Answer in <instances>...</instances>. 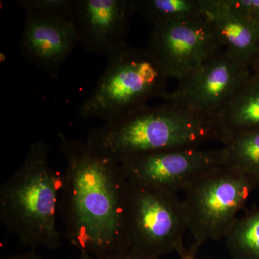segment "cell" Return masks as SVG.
<instances>
[{"mask_svg": "<svg viewBox=\"0 0 259 259\" xmlns=\"http://www.w3.org/2000/svg\"><path fill=\"white\" fill-rule=\"evenodd\" d=\"M59 138L66 161L59 204L63 236L79 253L95 256L131 249L125 226L129 180L120 163L86 141Z\"/></svg>", "mask_w": 259, "mask_h": 259, "instance_id": "cell-1", "label": "cell"}, {"mask_svg": "<svg viewBox=\"0 0 259 259\" xmlns=\"http://www.w3.org/2000/svg\"><path fill=\"white\" fill-rule=\"evenodd\" d=\"M165 101L89 130L87 142L100 154L120 163L156 151L199 148L212 141L226 144L228 137L218 115L182 100Z\"/></svg>", "mask_w": 259, "mask_h": 259, "instance_id": "cell-2", "label": "cell"}, {"mask_svg": "<svg viewBox=\"0 0 259 259\" xmlns=\"http://www.w3.org/2000/svg\"><path fill=\"white\" fill-rule=\"evenodd\" d=\"M51 146L32 142L20 166L0 187V221L31 248L56 250L63 233L57 226L63 176L51 166Z\"/></svg>", "mask_w": 259, "mask_h": 259, "instance_id": "cell-3", "label": "cell"}, {"mask_svg": "<svg viewBox=\"0 0 259 259\" xmlns=\"http://www.w3.org/2000/svg\"><path fill=\"white\" fill-rule=\"evenodd\" d=\"M168 73L145 48L125 44L107 57L96 86L79 110L82 119L115 120L148 105L153 98L163 99L169 92Z\"/></svg>", "mask_w": 259, "mask_h": 259, "instance_id": "cell-4", "label": "cell"}, {"mask_svg": "<svg viewBox=\"0 0 259 259\" xmlns=\"http://www.w3.org/2000/svg\"><path fill=\"white\" fill-rule=\"evenodd\" d=\"M129 248L145 256H182L188 223L183 201L177 194L129 180L125 207Z\"/></svg>", "mask_w": 259, "mask_h": 259, "instance_id": "cell-5", "label": "cell"}, {"mask_svg": "<svg viewBox=\"0 0 259 259\" xmlns=\"http://www.w3.org/2000/svg\"><path fill=\"white\" fill-rule=\"evenodd\" d=\"M258 185L226 166L218 167L194 181L185 191L182 200L188 231L194 238L187 250L196 254L204 242L226 238Z\"/></svg>", "mask_w": 259, "mask_h": 259, "instance_id": "cell-6", "label": "cell"}, {"mask_svg": "<svg viewBox=\"0 0 259 259\" xmlns=\"http://www.w3.org/2000/svg\"><path fill=\"white\" fill-rule=\"evenodd\" d=\"M221 149L179 148L141 155L120 163L127 178L177 194L201 176L224 165Z\"/></svg>", "mask_w": 259, "mask_h": 259, "instance_id": "cell-7", "label": "cell"}, {"mask_svg": "<svg viewBox=\"0 0 259 259\" xmlns=\"http://www.w3.org/2000/svg\"><path fill=\"white\" fill-rule=\"evenodd\" d=\"M146 49L162 65L170 79H185L223 49L207 18L153 27Z\"/></svg>", "mask_w": 259, "mask_h": 259, "instance_id": "cell-8", "label": "cell"}, {"mask_svg": "<svg viewBox=\"0 0 259 259\" xmlns=\"http://www.w3.org/2000/svg\"><path fill=\"white\" fill-rule=\"evenodd\" d=\"M251 74L249 66L238 62L223 49L179 81L176 90L163 100H182L218 116Z\"/></svg>", "mask_w": 259, "mask_h": 259, "instance_id": "cell-9", "label": "cell"}, {"mask_svg": "<svg viewBox=\"0 0 259 259\" xmlns=\"http://www.w3.org/2000/svg\"><path fill=\"white\" fill-rule=\"evenodd\" d=\"M131 0H73L70 19L78 44L91 54H113L127 44Z\"/></svg>", "mask_w": 259, "mask_h": 259, "instance_id": "cell-10", "label": "cell"}, {"mask_svg": "<svg viewBox=\"0 0 259 259\" xmlns=\"http://www.w3.org/2000/svg\"><path fill=\"white\" fill-rule=\"evenodd\" d=\"M78 44L69 16L28 13L19 50L25 60L57 79L63 64Z\"/></svg>", "mask_w": 259, "mask_h": 259, "instance_id": "cell-11", "label": "cell"}, {"mask_svg": "<svg viewBox=\"0 0 259 259\" xmlns=\"http://www.w3.org/2000/svg\"><path fill=\"white\" fill-rule=\"evenodd\" d=\"M200 3L223 49L251 69L259 50V24L233 9L226 0H200Z\"/></svg>", "mask_w": 259, "mask_h": 259, "instance_id": "cell-12", "label": "cell"}, {"mask_svg": "<svg viewBox=\"0 0 259 259\" xmlns=\"http://www.w3.org/2000/svg\"><path fill=\"white\" fill-rule=\"evenodd\" d=\"M218 117L228 141L234 136L259 131V75L252 73Z\"/></svg>", "mask_w": 259, "mask_h": 259, "instance_id": "cell-13", "label": "cell"}, {"mask_svg": "<svg viewBox=\"0 0 259 259\" xmlns=\"http://www.w3.org/2000/svg\"><path fill=\"white\" fill-rule=\"evenodd\" d=\"M137 13L151 26L205 18L200 0H131Z\"/></svg>", "mask_w": 259, "mask_h": 259, "instance_id": "cell-14", "label": "cell"}, {"mask_svg": "<svg viewBox=\"0 0 259 259\" xmlns=\"http://www.w3.org/2000/svg\"><path fill=\"white\" fill-rule=\"evenodd\" d=\"M233 259H259V207L238 217L226 238Z\"/></svg>", "mask_w": 259, "mask_h": 259, "instance_id": "cell-15", "label": "cell"}, {"mask_svg": "<svg viewBox=\"0 0 259 259\" xmlns=\"http://www.w3.org/2000/svg\"><path fill=\"white\" fill-rule=\"evenodd\" d=\"M223 146V166L235 168L259 184V131L234 136Z\"/></svg>", "mask_w": 259, "mask_h": 259, "instance_id": "cell-16", "label": "cell"}, {"mask_svg": "<svg viewBox=\"0 0 259 259\" xmlns=\"http://www.w3.org/2000/svg\"><path fill=\"white\" fill-rule=\"evenodd\" d=\"M73 0H19L17 4L28 13L70 17Z\"/></svg>", "mask_w": 259, "mask_h": 259, "instance_id": "cell-17", "label": "cell"}, {"mask_svg": "<svg viewBox=\"0 0 259 259\" xmlns=\"http://www.w3.org/2000/svg\"><path fill=\"white\" fill-rule=\"evenodd\" d=\"M238 13L259 24V0H226Z\"/></svg>", "mask_w": 259, "mask_h": 259, "instance_id": "cell-18", "label": "cell"}, {"mask_svg": "<svg viewBox=\"0 0 259 259\" xmlns=\"http://www.w3.org/2000/svg\"><path fill=\"white\" fill-rule=\"evenodd\" d=\"M75 259H161L153 258L150 257L145 256L142 254L134 251L131 249L121 250V251L115 252L102 256H95V255L86 254V253H79Z\"/></svg>", "mask_w": 259, "mask_h": 259, "instance_id": "cell-19", "label": "cell"}, {"mask_svg": "<svg viewBox=\"0 0 259 259\" xmlns=\"http://www.w3.org/2000/svg\"><path fill=\"white\" fill-rule=\"evenodd\" d=\"M1 259H44L40 255H37L35 252L28 251L25 253H18L9 255V256L3 257Z\"/></svg>", "mask_w": 259, "mask_h": 259, "instance_id": "cell-20", "label": "cell"}, {"mask_svg": "<svg viewBox=\"0 0 259 259\" xmlns=\"http://www.w3.org/2000/svg\"><path fill=\"white\" fill-rule=\"evenodd\" d=\"M251 71L253 74L259 75V50L252 64Z\"/></svg>", "mask_w": 259, "mask_h": 259, "instance_id": "cell-21", "label": "cell"}, {"mask_svg": "<svg viewBox=\"0 0 259 259\" xmlns=\"http://www.w3.org/2000/svg\"><path fill=\"white\" fill-rule=\"evenodd\" d=\"M180 259H197L195 258V255L193 254V253H190V251H188V250L187 249V251L185 254L182 255V256L180 257Z\"/></svg>", "mask_w": 259, "mask_h": 259, "instance_id": "cell-22", "label": "cell"}]
</instances>
